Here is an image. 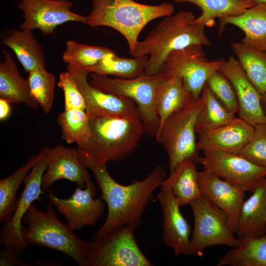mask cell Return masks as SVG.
I'll list each match as a JSON object with an SVG mask.
<instances>
[{"instance_id":"603a6c76","label":"cell","mask_w":266,"mask_h":266,"mask_svg":"<svg viewBox=\"0 0 266 266\" xmlns=\"http://www.w3.org/2000/svg\"><path fill=\"white\" fill-rule=\"evenodd\" d=\"M244 201L235 234L239 239L266 235V178Z\"/></svg>"},{"instance_id":"cb8c5ba5","label":"cell","mask_w":266,"mask_h":266,"mask_svg":"<svg viewBox=\"0 0 266 266\" xmlns=\"http://www.w3.org/2000/svg\"><path fill=\"white\" fill-rule=\"evenodd\" d=\"M3 55V61L0 63V99L38 109L39 105L31 94L28 81L21 76L11 54L4 50Z\"/></svg>"},{"instance_id":"ab89813d","label":"cell","mask_w":266,"mask_h":266,"mask_svg":"<svg viewBox=\"0 0 266 266\" xmlns=\"http://www.w3.org/2000/svg\"><path fill=\"white\" fill-rule=\"evenodd\" d=\"M10 113V107L9 102L0 99V120L3 121L6 119Z\"/></svg>"},{"instance_id":"52a82bcc","label":"cell","mask_w":266,"mask_h":266,"mask_svg":"<svg viewBox=\"0 0 266 266\" xmlns=\"http://www.w3.org/2000/svg\"><path fill=\"white\" fill-rule=\"evenodd\" d=\"M90 74L88 81L94 87L105 93L132 100L137 107L146 133L155 137L160 124L155 100L163 77L161 71L153 75H142L130 79L112 78L94 73Z\"/></svg>"},{"instance_id":"4fadbf2b","label":"cell","mask_w":266,"mask_h":266,"mask_svg":"<svg viewBox=\"0 0 266 266\" xmlns=\"http://www.w3.org/2000/svg\"><path fill=\"white\" fill-rule=\"evenodd\" d=\"M73 3L68 0H21L18 7L24 13L21 29L39 30L44 35L54 34L55 28L69 21L86 24L87 16L70 10Z\"/></svg>"},{"instance_id":"ffe728a7","label":"cell","mask_w":266,"mask_h":266,"mask_svg":"<svg viewBox=\"0 0 266 266\" xmlns=\"http://www.w3.org/2000/svg\"><path fill=\"white\" fill-rule=\"evenodd\" d=\"M253 133V125L236 117L227 125L199 134L198 149L203 152L220 151L239 154Z\"/></svg>"},{"instance_id":"7c38bea8","label":"cell","mask_w":266,"mask_h":266,"mask_svg":"<svg viewBox=\"0 0 266 266\" xmlns=\"http://www.w3.org/2000/svg\"><path fill=\"white\" fill-rule=\"evenodd\" d=\"M96 193L95 184L91 180L84 189L77 186L68 199L59 198L50 190H47L46 196L75 231L85 226H94L102 217L106 204L100 198L94 199Z\"/></svg>"},{"instance_id":"8d00e7d4","label":"cell","mask_w":266,"mask_h":266,"mask_svg":"<svg viewBox=\"0 0 266 266\" xmlns=\"http://www.w3.org/2000/svg\"><path fill=\"white\" fill-rule=\"evenodd\" d=\"M253 126L252 137L239 155L254 164L266 167V122Z\"/></svg>"},{"instance_id":"8fae6325","label":"cell","mask_w":266,"mask_h":266,"mask_svg":"<svg viewBox=\"0 0 266 266\" xmlns=\"http://www.w3.org/2000/svg\"><path fill=\"white\" fill-rule=\"evenodd\" d=\"M197 163L244 192L252 193L266 178V167L254 164L239 154L203 152Z\"/></svg>"},{"instance_id":"3957f363","label":"cell","mask_w":266,"mask_h":266,"mask_svg":"<svg viewBox=\"0 0 266 266\" xmlns=\"http://www.w3.org/2000/svg\"><path fill=\"white\" fill-rule=\"evenodd\" d=\"M91 135L77 150L94 161H123L137 147L146 130L139 113L130 116H89Z\"/></svg>"},{"instance_id":"44dd1931","label":"cell","mask_w":266,"mask_h":266,"mask_svg":"<svg viewBox=\"0 0 266 266\" xmlns=\"http://www.w3.org/2000/svg\"><path fill=\"white\" fill-rule=\"evenodd\" d=\"M219 20L220 34L227 25H234L244 33L242 43L266 50V3H257L239 15L223 17Z\"/></svg>"},{"instance_id":"e575fe53","label":"cell","mask_w":266,"mask_h":266,"mask_svg":"<svg viewBox=\"0 0 266 266\" xmlns=\"http://www.w3.org/2000/svg\"><path fill=\"white\" fill-rule=\"evenodd\" d=\"M32 95L43 111L50 112L54 100L55 78L45 68L29 73L27 79Z\"/></svg>"},{"instance_id":"484cf974","label":"cell","mask_w":266,"mask_h":266,"mask_svg":"<svg viewBox=\"0 0 266 266\" xmlns=\"http://www.w3.org/2000/svg\"><path fill=\"white\" fill-rule=\"evenodd\" d=\"M195 162L185 160L170 171L161 186L170 189L180 207L185 206L200 197L201 194L199 183V171Z\"/></svg>"},{"instance_id":"5bb4252c","label":"cell","mask_w":266,"mask_h":266,"mask_svg":"<svg viewBox=\"0 0 266 266\" xmlns=\"http://www.w3.org/2000/svg\"><path fill=\"white\" fill-rule=\"evenodd\" d=\"M48 166L45 156L37 163L26 176L23 183L24 189L18 199L16 209L11 218L4 223L0 233V243L5 247L13 246L22 253L27 248L22 235L23 227L22 220L30 205L36 200H41L44 194L42 189V179Z\"/></svg>"},{"instance_id":"4dcf8cb0","label":"cell","mask_w":266,"mask_h":266,"mask_svg":"<svg viewBox=\"0 0 266 266\" xmlns=\"http://www.w3.org/2000/svg\"><path fill=\"white\" fill-rule=\"evenodd\" d=\"M202 93L205 96V102L200 111L196 124V132L198 134L227 125L236 117L217 99L205 83Z\"/></svg>"},{"instance_id":"f35d334b","label":"cell","mask_w":266,"mask_h":266,"mask_svg":"<svg viewBox=\"0 0 266 266\" xmlns=\"http://www.w3.org/2000/svg\"><path fill=\"white\" fill-rule=\"evenodd\" d=\"M21 253L15 246L5 247V248L1 250L0 253V266H30L29 264L23 262L20 255Z\"/></svg>"},{"instance_id":"d4e9b609","label":"cell","mask_w":266,"mask_h":266,"mask_svg":"<svg viewBox=\"0 0 266 266\" xmlns=\"http://www.w3.org/2000/svg\"><path fill=\"white\" fill-rule=\"evenodd\" d=\"M161 72L163 77L155 100L156 111L160 121L159 128L172 113L186 107L194 99L184 87L182 78Z\"/></svg>"},{"instance_id":"f1b7e54d","label":"cell","mask_w":266,"mask_h":266,"mask_svg":"<svg viewBox=\"0 0 266 266\" xmlns=\"http://www.w3.org/2000/svg\"><path fill=\"white\" fill-rule=\"evenodd\" d=\"M175 2H190L199 7L201 14L192 22L212 27L214 19L239 15L256 3L252 0H171Z\"/></svg>"},{"instance_id":"f546056e","label":"cell","mask_w":266,"mask_h":266,"mask_svg":"<svg viewBox=\"0 0 266 266\" xmlns=\"http://www.w3.org/2000/svg\"><path fill=\"white\" fill-rule=\"evenodd\" d=\"M247 77L261 94L266 93V50L238 42L231 43Z\"/></svg>"},{"instance_id":"ac0fdd59","label":"cell","mask_w":266,"mask_h":266,"mask_svg":"<svg viewBox=\"0 0 266 266\" xmlns=\"http://www.w3.org/2000/svg\"><path fill=\"white\" fill-rule=\"evenodd\" d=\"M163 215V238L164 243L172 248L175 257L191 255V228L182 215L172 191L161 186L157 195Z\"/></svg>"},{"instance_id":"7a4b0ae2","label":"cell","mask_w":266,"mask_h":266,"mask_svg":"<svg viewBox=\"0 0 266 266\" xmlns=\"http://www.w3.org/2000/svg\"><path fill=\"white\" fill-rule=\"evenodd\" d=\"M164 17L144 40L138 41L132 55H148L144 75L159 73L172 51L193 44L206 46L212 44L205 34V25L192 23L195 18L191 11H182Z\"/></svg>"},{"instance_id":"d590c367","label":"cell","mask_w":266,"mask_h":266,"mask_svg":"<svg viewBox=\"0 0 266 266\" xmlns=\"http://www.w3.org/2000/svg\"><path fill=\"white\" fill-rule=\"evenodd\" d=\"M217 99L233 114L238 113V102L230 81L220 71L212 73L206 82Z\"/></svg>"},{"instance_id":"74e56055","label":"cell","mask_w":266,"mask_h":266,"mask_svg":"<svg viewBox=\"0 0 266 266\" xmlns=\"http://www.w3.org/2000/svg\"><path fill=\"white\" fill-rule=\"evenodd\" d=\"M58 85L64 92L65 109L85 110L86 105L84 97L68 71L60 73Z\"/></svg>"},{"instance_id":"9c48e42d","label":"cell","mask_w":266,"mask_h":266,"mask_svg":"<svg viewBox=\"0 0 266 266\" xmlns=\"http://www.w3.org/2000/svg\"><path fill=\"white\" fill-rule=\"evenodd\" d=\"M134 229L126 225L88 242L87 266H153L138 247Z\"/></svg>"},{"instance_id":"6da1fadb","label":"cell","mask_w":266,"mask_h":266,"mask_svg":"<svg viewBox=\"0 0 266 266\" xmlns=\"http://www.w3.org/2000/svg\"><path fill=\"white\" fill-rule=\"evenodd\" d=\"M79 157L93 172L101 191L100 199L105 202L108 207L106 219L94 233L92 240L100 239L126 225L134 229L140 226L154 191L161 186L166 177V173L162 166H157L144 179H135L129 185H124L117 182L111 176L106 164L96 162L80 154Z\"/></svg>"},{"instance_id":"30bf717a","label":"cell","mask_w":266,"mask_h":266,"mask_svg":"<svg viewBox=\"0 0 266 266\" xmlns=\"http://www.w3.org/2000/svg\"><path fill=\"white\" fill-rule=\"evenodd\" d=\"M225 61L223 59L207 61L203 46L193 44L170 53L161 71L182 78L186 90L194 99H197L200 96L208 78L219 70Z\"/></svg>"},{"instance_id":"8992f818","label":"cell","mask_w":266,"mask_h":266,"mask_svg":"<svg viewBox=\"0 0 266 266\" xmlns=\"http://www.w3.org/2000/svg\"><path fill=\"white\" fill-rule=\"evenodd\" d=\"M205 100L201 92L199 99H194L186 107L169 116L157 131L156 139L167 154L170 171L187 160L197 163L200 157L196 138V124Z\"/></svg>"},{"instance_id":"b9f144b4","label":"cell","mask_w":266,"mask_h":266,"mask_svg":"<svg viewBox=\"0 0 266 266\" xmlns=\"http://www.w3.org/2000/svg\"><path fill=\"white\" fill-rule=\"evenodd\" d=\"M257 3H266V0H252Z\"/></svg>"},{"instance_id":"1f68e13d","label":"cell","mask_w":266,"mask_h":266,"mask_svg":"<svg viewBox=\"0 0 266 266\" xmlns=\"http://www.w3.org/2000/svg\"><path fill=\"white\" fill-rule=\"evenodd\" d=\"M148 56L133 58H122L115 52L107 55L102 61L88 71L100 75H112L125 79L133 78L142 75Z\"/></svg>"},{"instance_id":"836d02e7","label":"cell","mask_w":266,"mask_h":266,"mask_svg":"<svg viewBox=\"0 0 266 266\" xmlns=\"http://www.w3.org/2000/svg\"><path fill=\"white\" fill-rule=\"evenodd\" d=\"M113 52L106 47L90 46L69 40L66 42L63 60L68 65L88 70L100 64L107 55Z\"/></svg>"},{"instance_id":"4316f807","label":"cell","mask_w":266,"mask_h":266,"mask_svg":"<svg viewBox=\"0 0 266 266\" xmlns=\"http://www.w3.org/2000/svg\"><path fill=\"white\" fill-rule=\"evenodd\" d=\"M46 147L37 155L31 158L10 176L0 181V222L3 224L12 217L16 209L18 199L16 194L24 182L29 171L43 158L48 149Z\"/></svg>"},{"instance_id":"2e32d148","label":"cell","mask_w":266,"mask_h":266,"mask_svg":"<svg viewBox=\"0 0 266 266\" xmlns=\"http://www.w3.org/2000/svg\"><path fill=\"white\" fill-rule=\"evenodd\" d=\"M48 166L42 179V189L47 190L59 179L75 183L82 189L91 181L88 168L81 161L77 149L57 145L48 148Z\"/></svg>"},{"instance_id":"83f0119b","label":"cell","mask_w":266,"mask_h":266,"mask_svg":"<svg viewBox=\"0 0 266 266\" xmlns=\"http://www.w3.org/2000/svg\"><path fill=\"white\" fill-rule=\"evenodd\" d=\"M239 240L220 259L218 266H266V235Z\"/></svg>"},{"instance_id":"e0dca14e","label":"cell","mask_w":266,"mask_h":266,"mask_svg":"<svg viewBox=\"0 0 266 266\" xmlns=\"http://www.w3.org/2000/svg\"><path fill=\"white\" fill-rule=\"evenodd\" d=\"M230 81L235 92L239 106L238 117L254 126L266 123L261 103V94L250 81L238 60L230 57L220 68Z\"/></svg>"},{"instance_id":"9a60e30c","label":"cell","mask_w":266,"mask_h":266,"mask_svg":"<svg viewBox=\"0 0 266 266\" xmlns=\"http://www.w3.org/2000/svg\"><path fill=\"white\" fill-rule=\"evenodd\" d=\"M67 69L84 97L89 116H127L139 113L132 100L105 93L91 85L90 72L87 69L71 65H68Z\"/></svg>"},{"instance_id":"60d3db41","label":"cell","mask_w":266,"mask_h":266,"mask_svg":"<svg viewBox=\"0 0 266 266\" xmlns=\"http://www.w3.org/2000/svg\"><path fill=\"white\" fill-rule=\"evenodd\" d=\"M261 103L263 110L266 116V93L261 95Z\"/></svg>"},{"instance_id":"d6986e66","label":"cell","mask_w":266,"mask_h":266,"mask_svg":"<svg viewBox=\"0 0 266 266\" xmlns=\"http://www.w3.org/2000/svg\"><path fill=\"white\" fill-rule=\"evenodd\" d=\"M199 183L201 195L226 213L235 234L245 192L204 169L199 172Z\"/></svg>"},{"instance_id":"ba28073f","label":"cell","mask_w":266,"mask_h":266,"mask_svg":"<svg viewBox=\"0 0 266 266\" xmlns=\"http://www.w3.org/2000/svg\"><path fill=\"white\" fill-rule=\"evenodd\" d=\"M190 205L194 218V228L191 239V255L201 257L207 247L225 245L236 247L239 239L231 231L226 213L201 195Z\"/></svg>"},{"instance_id":"7402d4cb","label":"cell","mask_w":266,"mask_h":266,"mask_svg":"<svg viewBox=\"0 0 266 266\" xmlns=\"http://www.w3.org/2000/svg\"><path fill=\"white\" fill-rule=\"evenodd\" d=\"M0 41L14 52L26 72L45 68L43 49L31 31L14 28L2 31Z\"/></svg>"},{"instance_id":"d6a6232c","label":"cell","mask_w":266,"mask_h":266,"mask_svg":"<svg viewBox=\"0 0 266 266\" xmlns=\"http://www.w3.org/2000/svg\"><path fill=\"white\" fill-rule=\"evenodd\" d=\"M61 128L62 138L67 143H76L81 146L91 135L89 116L85 110L65 109L57 117Z\"/></svg>"},{"instance_id":"5b68a950","label":"cell","mask_w":266,"mask_h":266,"mask_svg":"<svg viewBox=\"0 0 266 266\" xmlns=\"http://www.w3.org/2000/svg\"><path fill=\"white\" fill-rule=\"evenodd\" d=\"M51 202L46 211L38 210L32 203L23 217L28 225L21 233L26 246L37 245L51 248L65 253L80 266H87L88 242L78 238L68 224L57 217Z\"/></svg>"},{"instance_id":"277c9868","label":"cell","mask_w":266,"mask_h":266,"mask_svg":"<svg viewBox=\"0 0 266 266\" xmlns=\"http://www.w3.org/2000/svg\"><path fill=\"white\" fill-rule=\"evenodd\" d=\"M173 11V5L167 2L151 5L133 0H93L86 24L92 27H109L118 31L126 38L132 55L144 27L155 19L172 15Z\"/></svg>"}]
</instances>
